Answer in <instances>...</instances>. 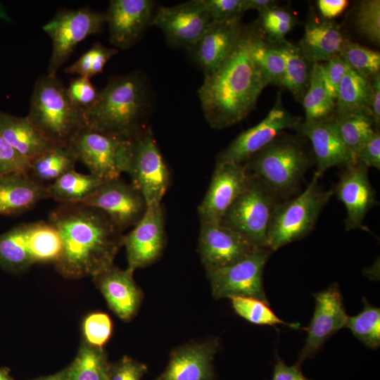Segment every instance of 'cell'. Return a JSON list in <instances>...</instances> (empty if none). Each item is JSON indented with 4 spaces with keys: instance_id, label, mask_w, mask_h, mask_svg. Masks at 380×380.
I'll use <instances>...</instances> for the list:
<instances>
[{
    "instance_id": "obj_53",
    "label": "cell",
    "mask_w": 380,
    "mask_h": 380,
    "mask_svg": "<svg viewBox=\"0 0 380 380\" xmlns=\"http://www.w3.org/2000/svg\"><path fill=\"white\" fill-rule=\"evenodd\" d=\"M277 2L273 0H243L244 11L256 10L260 13L277 6Z\"/></svg>"
},
{
    "instance_id": "obj_22",
    "label": "cell",
    "mask_w": 380,
    "mask_h": 380,
    "mask_svg": "<svg viewBox=\"0 0 380 380\" xmlns=\"http://www.w3.org/2000/svg\"><path fill=\"white\" fill-rule=\"evenodd\" d=\"M218 338L191 342L174 349L164 371L154 380H216L213 360Z\"/></svg>"
},
{
    "instance_id": "obj_44",
    "label": "cell",
    "mask_w": 380,
    "mask_h": 380,
    "mask_svg": "<svg viewBox=\"0 0 380 380\" xmlns=\"http://www.w3.org/2000/svg\"><path fill=\"white\" fill-rule=\"evenodd\" d=\"M66 91L72 104L83 112L94 103L99 94L90 79L84 77L73 79Z\"/></svg>"
},
{
    "instance_id": "obj_42",
    "label": "cell",
    "mask_w": 380,
    "mask_h": 380,
    "mask_svg": "<svg viewBox=\"0 0 380 380\" xmlns=\"http://www.w3.org/2000/svg\"><path fill=\"white\" fill-rule=\"evenodd\" d=\"M355 24L358 30L367 38L379 44L380 1H361L356 12Z\"/></svg>"
},
{
    "instance_id": "obj_54",
    "label": "cell",
    "mask_w": 380,
    "mask_h": 380,
    "mask_svg": "<svg viewBox=\"0 0 380 380\" xmlns=\"http://www.w3.org/2000/svg\"><path fill=\"white\" fill-rule=\"evenodd\" d=\"M32 380H68V367H64L63 369L54 374L48 376H40L33 379Z\"/></svg>"
},
{
    "instance_id": "obj_43",
    "label": "cell",
    "mask_w": 380,
    "mask_h": 380,
    "mask_svg": "<svg viewBox=\"0 0 380 380\" xmlns=\"http://www.w3.org/2000/svg\"><path fill=\"white\" fill-rule=\"evenodd\" d=\"M112 331L111 319L104 312L89 314L82 322L84 341L95 347L103 348L110 339Z\"/></svg>"
},
{
    "instance_id": "obj_40",
    "label": "cell",
    "mask_w": 380,
    "mask_h": 380,
    "mask_svg": "<svg viewBox=\"0 0 380 380\" xmlns=\"http://www.w3.org/2000/svg\"><path fill=\"white\" fill-rule=\"evenodd\" d=\"M118 52L117 49L109 48L96 42L75 62L68 66L65 71L68 74H76L90 79L103 72L107 62Z\"/></svg>"
},
{
    "instance_id": "obj_29",
    "label": "cell",
    "mask_w": 380,
    "mask_h": 380,
    "mask_svg": "<svg viewBox=\"0 0 380 380\" xmlns=\"http://www.w3.org/2000/svg\"><path fill=\"white\" fill-rule=\"evenodd\" d=\"M267 39L284 62L282 87L287 89L297 101H302L309 86L313 63L305 58L299 46L286 39L278 41Z\"/></svg>"
},
{
    "instance_id": "obj_33",
    "label": "cell",
    "mask_w": 380,
    "mask_h": 380,
    "mask_svg": "<svg viewBox=\"0 0 380 380\" xmlns=\"http://www.w3.org/2000/svg\"><path fill=\"white\" fill-rule=\"evenodd\" d=\"M370 93V80L348 67L338 87L335 116L363 111L368 113Z\"/></svg>"
},
{
    "instance_id": "obj_34",
    "label": "cell",
    "mask_w": 380,
    "mask_h": 380,
    "mask_svg": "<svg viewBox=\"0 0 380 380\" xmlns=\"http://www.w3.org/2000/svg\"><path fill=\"white\" fill-rule=\"evenodd\" d=\"M110 364L103 348L84 341L75 359L67 366L68 380H108Z\"/></svg>"
},
{
    "instance_id": "obj_4",
    "label": "cell",
    "mask_w": 380,
    "mask_h": 380,
    "mask_svg": "<svg viewBox=\"0 0 380 380\" xmlns=\"http://www.w3.org/2000/svg\"><path fill=\"white\" fill-rule=\"evenodd\" d=\"M297 136L283 132L244 165L248 172L260 178L281 201L297 193L315 158Z\"/></svg>"
},
{
    "instance_id": "obj_17",
    "label": "cell",
    "mask_w": 380,
    "mask_h": 380,
    "mask_svg": "<svg viewBox=\"0 0 380 380\" xmlns=\"http://www.w3.org/2000/svg\"><path fill=\"white\" fill-rule=\"evenodd\" d=\"M313 295L315 311L310 324L303 328L308 336L296 364L298 366L316 354L330 336L346 327L348 317L337 284Z\"/></svg>"
},
{
    "instance_id": "obj_15",
    "label": "cell",
    "mask_w": 380,
    "mask_h": 380,
    "mask_svg": "<svg viewBox=\"0 0 380 380\" xmlns=\"http://www.w3.org/2000/svg\"><path fill=\"white\" fill-rule=\"evenodd\" d=\"M80 204L103 212L122 232L134 227L147 209L141 193L120 177L103 181L95 192Z\"/></svg>"
},
{
    "instance_id": "obj_24",
    "label": "cell",
    "mask_w": 380,
    "mask_h": 380,
    "mask_svg": "<svg viewBox=\"0 0 380 380\" xmlns=\"http://www.w3.org/2000/svg\"><path fill=\"white\" fill-rule=\"evenodd\" d=\"M134 272L113 265L93 277L108 307L123 321H129L137 315L144 298L133 278Z\"/></svg>"
},
{
    "instance_id": "obj_21",
    "label": "cell",
    "mask_w": 380,
    "mask_h": 380,
    "mask_svg": "<svg viewBox=\"0 0 380 380\" xmlns=\"http://www.w3.org/2000/svg\"><path fill=\"white\" fill-rule=\"evenodd\" d=\"M156 2L151 0H112L106 13L109 39L117 48L133 46L151 25Z\"/></svg>"
},
{
    "instance_id": "obj_37",
    "label": "cell",
    "mask_w": 380,
    "mask_h": 380,
    "mask_svg": "<svg viewBox=\"0 0 380 380\" xmlns=\"http://www.w3.org/2000/svg\"><path fill=\"white\" fill-rule=\"evenodd\" d=\"M362 310L348 317L346 327L362 343L370 348L380 345V309L370 305L365 299Z\"/></svg>"
},
{
    "instance_id": "obj_52",
    "label": "cell",
    "mask_w": 380,
    "mask_h": 380,
    "mask_svg": "<svg viewBox=\"0 0 380 380\" xmlns=\"http://www.w3.org/2000/svg\"><path fill=\"white\" fill-rule=\"evenodd\" d=\"M318 9L324 18L331 19L341 14L348 7L347 0H318Z\"/></svg>"
},
{
    "instance_id": "obj_5",
    "label": "cell",
    "mask_w": 380,
    "mask_h": 380,
    "mask_svg": "<svg viewBox=\"0 0 380 380\" xmlns=\"http://www.w3.org/2000/svg\"><path fill=\"white\" fill-rule=\"evenodd\" d=\"M27 117L45 138L56 144H69L85 127L83 110L72 104L56 75L38 77Z\"/></svg>"
},
{
    "instance_id": "obj_39",
    "label": "cell",
    "mask_w": 380,
    "mask_h": 380,
    "mask_svg": "<svg viewBox=\"0 0 380 380\" xmlns=\"http://www.w3.org/2000/svg\"><path fill=\"white\" fill-rule=\"evenodd\" d=\"M235 312L248 322L259 325L283 324L298 328L297 324H289L279 318L269 306V303L253 298L236 297L231 299Z\"/></svg>"
},
{
    "instance_id": "obj_50",
    "label": "cell",
    "mask_w": 380,
    "mask_h": 380,
    "mask_svg": "<svg viewBox=\"0 0 380 380\" xmlns=\"http://www.w3.org/2000/svg\"><path fill=\"white\" fill-rule=\"evenodd\" d=\"M371 93L368 105V113L371 116L375 129L380 125V75L379 73L369 79Z\"/></svg>"
},
{
    "instance_id": "obj_55",
    "label": "cell",
    "mask_w": 380,
    "mask_h": 380,
    "mask_svg": "<svg viewBox=\"0 0 380 380\" xmlns=\"http://www.w3.org/2000/svg\"><path fill=\"white\" fill-rule=\"evenodd\" d=\"M0 380H15L11 374V370L7 367H0Z\"/></svg>"
},
{
    "instance_id": "obj_36",
    "label": "cell",
    "mask_w": 380,
    "mask_h": 380,
    "mask_svg": "<svg viewBox=\"0 0 380 380\" xmlns=\"http://www.w3.org/2000/svg\"><path fill=\"white\" fill-rule=\"evenodd\" d=\"M333 119L346 146L357 162L360 150L376 131L371 116L363 111L334 116Z\"/></svg>"
},
{
    "instance_id": "obj_41",
    "label": "cell",
    "mask_w": 380,
    "mask_h": 380,
    "mask_svg": "<svg viewBox=\"0 0 380 380\" xmlns=\"http://www.w3.org/2000/svg\"><path fill=\"white\" fill-rule=\"evenodd\" d=\"M259 25L265 36L272 40H282L296 25L294 15L286 8L274 6L260 13Z\"/></svg>"
},
{
    "instance_id": "obj_38",
    "label": "cell",
    "mask_w": 380,
    "mask_h": 380,
    "mask_svg": "<svg viewBox=\"0 0 380 380\" xmlns=\"http://www.w3.org/2000/svg\"><path fill=\"white\" fill-rule=\"evenodd\" d=\"M338 55L353 70L371 79L379 73L380 53L367 47L345 39Z\"/></svg>"
},
{
    "instance_id": "obj_49",
    "label": "cell",
    "mask_w": 380,
    "mask_h": 380,
    "mask_svg": "<svg viewBox=\"0 0 380 380\" xmlns=\"http://www.w3.org/2000/svg\"><path fill=\"white\" fill-rule=\"evenodd\" d=\"M357 162L369 167L380 170V133L376 130L362 146L357 156Z\"/></svg>"
},
{
    "instance_id": "obj_13",
    "label": "cell",
    "mask_w": 380,
    "mask_h": 380,
    "mask_svg": "<svg viewBox=\"0 0 380 380\" xmlns=\"http://www.w3.org/2000/svg\"><path fill=\"white\" fill-rule=\"evenodd\" d=\"M301 122L300 118L284 108L279 92L266 117L256 125L239 134L217 155L216 162L245 164L285 129H296Z\"/></svg>"
},
{
    "instance_id": "obj_1",
    "label": "cell",
    "mask_w": 380,
    "mask_h": 380,
    "mask_svg": "<svg viewBox=\"0 0 380 380\" xmlns=\"http://www.w3.org/2000/svg\"><path fill=\"white\" fill-rule=\"evenodd\" d=\"M48 222L57 230L61 251L53 263L68 279L95 277L114 265L123 232L99 210L80 203L59 204Z\"/></svg>"
},
{
    "instance_id": "obj_45",
    "label": "cell",
    "mask_w": 380,
    "mask_h": 380,
    "mask_svg": "<svg viewBox=\"0 0 380 380\" xmlns=\"http://www.w3.org/2000/svg\"><path fill=\"white\" fill-rule=\"evenodd\" d=\"M213 22L241 18L243 0H201Z\"/></svg>"
},
{
    "instance_id": "obj_7",
    "label": "cell",
    "mask_w": 380,
    "mask_h": 380,
    "mask_svg": "<svg viewBox=\"0 0 380 380\" xmlns=\"http://www.w3.org/2000/svg\"><path fill=\"white\" fill-rule=\"evenodd\" d=\"M61 241L48 221L20 223L0 234V267L13 274L29 269L36 262H55Z\"/></svg>"
},
{
    "instance_id": "obj_35",
    "label": "cell",
    "mask_w": 380,
    "mask_h": 380,
    "mask_svg": "<svg viewBox=\"0 0 380 380\" xmlns=\"http://www.w3.org/2000/svg\"><path fill=\"white\" fill-rule=\"evenodd\" d=\"M302 101L306 120H323L333 118L336 101L324 85L319 63L312 64L309 86Z\"/></svg>"
},
{
    "instance_id": "obj_32",
    "label": "cell",
    "mask_w": 380,
    "mask_h": 380,
    "mask_svg": "<svg viewBox=\"0 0 380 380\" xmlns=\"http://www.w3.org/2000/svg\"><path fill=\"white\" fill-rule=\"evenodd\" d=\"M103 182L91 174L84 175L73 170L46 186L48 198L59 204L80 203L92 195Z\"/></svg>"
},
{
    "instance_id": "obj_27",
    "label": "cell",
    "mask_w": 380,
    "mask_h": 380,
    "mask_svg": "<svg viewBox=\"0 0 380 380\" xmlns=\"http://www.w3.org/2000/svg\"><path fill=\"white\" fill-rule=\"evenodd\" d=\"M345 39L334 22L312 15L305 25L299 48L309 62L320 63L338 54Z\"/></svg>"
},
{
    "instance_id": "obj_30",
    "label": "cell",
    "mask_w": 380,
    "mask_h": 380,
    "mask_svg": "<svg viewBox=\"0 0 380 380\" xmlns=\"http://www.w3.org/2000/svg\"><path fill=\"white\" fill-rule=\"evenodd\" d=\"M76 155L69 144H54L30 160L27 172L37 183L47 186L75 170Z\"/></svg>"
},
{
    "instance_id": "obj_18",
    "label": "cell",
    "mask_w": 380,
    "mask_h": 380,
    "mask_svg": "<svg viewBox=\"0 0 380 380\" xmlns=\"http://www.w3.org/2000/svg\"><path fill=\"white\" fill-rule=\"evenodd\" d=\"M256 248L232 229L220 224L201 222L198 253L206 271L232 265Z\"/></svg>"
},
{
    "instance_id": "obj_11",
    "label": "cell",
    "mask_w": 380,
    "mask_h": 380,
    "mask_svg": "<svg viewBox=\"0 0 380 380\" xmlns=\"http://www.w3.org/2000/svg\"><path fill=\"white\" fill-rule=\"evenodd\" d=\"M127 173L144 197L147 208L161 205L170 183V173L149 127L132 139Z\"/></svg>"
},
{
    "instance_id": "obj_19",
    "label": "cell",
    "mask_w": 380,
    "mask_h": 380,
    "mask_svg": "<svg viewBox=\"0 0 380 380\" xmlns=\"http://www.w3.org/2000/svg\"><path fill=\"white\" fill-rule=\"evenodd\" d=\"M166 243L165 217L162 205L147 208L145 214L133 229L124 235L127 268L134 271L156 262Z\"/></svg>"
},
{
    "instance_id": "obj_6",
    "label": "cell",
    "mask_w": 380,
    "mask_h": 380,
    "mask_svg": "<svg viewBox=\"0 0 380 380\" xmlns=\"http://www.w3.org/2000/svg\"><path fill=\"white\" fill-rule=\"evenodd\" d=\"M316 173L305 188L296 197L281 201L272 213L267 234V247L277 251L300 240L314 228L333 190H324L318 184Z\"/></svg>"
},
{
    "instance_id": "obj_25",
    "label": "cell",
    "mask_w": 380,
    "mask_h": 380,
    "mask_svg": "<svg viewBox=\"0 0 380 380\" xmlns=\"http://www.w3.org/2000/svg\"><path fill=\"white\" fill-rule=\"evenodd\" d=\"M241 18L213 22L206 32L189 50L205 75L213 72L229 55L241 37Z\"/></svg>"
},
{
    "instance_id": "obj_46",
    "label": "cell",
    "mask_w": 380,
    "mask_h": 380,
    "mask_svg": "<svg viewBox=\"0 0 380 380\" xmlns=\"http://www.w3.org/2000/svg\"><path fill=\"white\" fill-rule=\"evenodd\" d=\"M30 167V161L0 134V176L13 172H28Z\"/></svg>"
},
{
    "instance_id": "obj_20",
    "label": "cell",
    "mask_w": 380,
    "mask_h": 380,
    "mask_svg": "<svg viewBox=\"0 0 380 380\" xmlns=\"http://www.w3.org/2000/svg\"><path fill=\"white\" fill-rule=\"evenodd\" d=\"M368 169L359 162L343 167L332 189L334 195L346 207L344 223L346 231L362 228L367 213L378 203L375 191L369 182Z\"/></svg>"
},
{
    "instance_id": "obj_48",
    "label": "cell",
    "mask_w": 380,
    "mask_h": 380,
    "mask_svg": "<svg viewBox=\"0 0 380 380\" xmlns=\"http://www.w3.org/2000/svg\"><path fill=\"white\" fill-rule=\"evenodd\" d=\"M147 366L128 356L111 362L108 380H141L147 372Z\"/></svg>"
},
{
    "instance_id": "obj_23",
    "label": "cell",
    "mask_w": 380,
    "mask_h": 380,
    "mask_svg": "<svg viewBox=\"0 0 380 380\" xmlns=\"http://www.w3.org/2000/svg\"><path fill=\"white\" fill-rule=\"evenodd\" d=\"M295 129L310 140L317 166L315 173L319 177L331 167L343 168L356 163L342 140L333 118L323 120H305Z\"/></svg>"
},
{
    "instance_id": "obj_51",
    "label": "cell",
    "mask_w": 380,
    "mask_h": 380,
    "mask_svg": "<svg viewBox=\"0 0 380 380\" xmlns=\"http://www.w3.org/2000/svg\"><path fill=\"white\" fill-rule=\"evenodd\" d=\"M271 380H311L305 377L300 366L295 365H286L284 362L277 357L274 367L272 378Z\"/></svg>"
},
{
    "instance_id": "obj_12",
    "label": "cell",
    "mask_w": 380,
    "mask_h": 380,
    "mask_svg": "<svg viewBox=\"0 0 380 380\" xmlns=\"http://www.w3.org/2000/svg\"><path fill=\"white\" fill-rule=\"evenodd\" d=\"M271 252L267 247L258 248L232 265L206 271L213 296L216 299L253 298L269 303L262 274Z\"/></svg>"
},
{
    "instance_id": "obj_31",
    "label": "cell",
    "mask_w": 380,
    "mask_h": 380,
    "mask_svg": "<svg viewBox=\"0 0 380 380\" xmlns=\"http://www.w3.org/2000/svg\"><path fill=\"white\" fill-rule=\"evenodd\" d=\"M249 53L265 76L269 84L282 87L284 62L272 47L259 23L245 27Z\"/></svg>"
},
{
    "instance_id": "obj_8",
    "label": "cell",
    "mask_w": 380,
    "mask_h": 380,
    "mask_svg": "<svg viewBox=\"0 0 380 380\" xmlns=\"http://www.w3.org/2000/svg\"><path fill=\"white\" fill-rule=\"evenodd\" d=\"M280 201L260 178L250 174L246 187L228 208L220 224L240 233L256 248L267 247L270 222Z\"/></svg>"
},
{
    "instance_id": "obj_28",
    "label": "cell",
    "mask_w": 380,
    "mask_h": 380,
    "mask_svg": "<svg viewBox=\"0 0 380 380\" xmlns=\"http://www.w3.org/2000/svg\"><path fill=\"white\" fill-rule=\"evenodd\" d=\"M0 134L30 161L56 144L45 138L27 116H16L1 110Z\"/></svg>"
},
{
    "instance_id": "obj_14",
    "label": "cell",
    "mask_w": 380,
    "mask_h": 380,
    "mask_svg": "<svg viewBox=\"0 0 380 380\" xmlns=\"http://www.w3.org/2000/svg\"><path fill=\"white\" fill-rule=\"evenodd\" d=\"M201 0L174 6H160L153 13L151 25L158 27L168 43L189 50L212 24Z\"/></svg>"
},
{
    "instance_id": "obj_9",
    "label": "cell",
    "mask_w": 380,
    "mask_h": 380,
    "mask_svg": "<svg viewBox=\"0 0 380 380\" xmlns=\"http://www.w3.org/2000/svg\"><path fill=\"white\" fill-rule=\"evenodd\" d=\"M69 144L78 161L102 181L120 177L127 172L132 154V139L84 127Z\"/></svg>"
},
{
    "instance_id": "obj_3",
    "label": "cell",
    "mask_w": 380,
    "mask_h": 380,
    "mask_svg": "<svg viewBox=\"0 0 380 380\" xmlns=\"http://www.w3.org/2000/svg\"><path fill=\"white\" fill-rule=\"evenodd\" d=\"M150 99L148 83L139 72L112 77L84 111L85 126L132 140L146 128Z\"/></svg>"
},
{
    "instance_id": "obj_2",
    "label": "cell",
    "mask_w": 380,
    "mask_h": 380,
    "mask_svg": "<svg viewBox=\"0 0 380 380\" xmlns=\"http://www.w3.org/2000/svg\"><path fill=\"white\" fill-rule=\"evenodd\" d=\"M267 85L265 76L249 53L244 27L229 55L213 72L205 75L198 91L208 123L213 129H222L239 122L254 108Z\"/></svg>"
},
{
    "instance_id": "obj_10",
    "label": "cell",
    "mask_w": 380,
    "mask_h": 380,
    "mask_svg": "<svg viewBox=\"0 0 380 380\" xmlns=\"http://www.w3.org/2000/svg\"><path fill=\"white\" fill-rule=\"evenodd\" d=\"M106 23V13L97 12L89 6L58 10L42 27L52 42L47 74L56 76L76 46L89 35L100 32Z\"/></svg>"
},
{
    "instance_id": "obj_47",
    "label": "cell",
    "mask_w": 380,
    "mask_h": 380,
    "mask_svg": "<svg viewBox=\"0 0 380 380\" xmlns=\"http://www.w3.org/2000/svg\"><path fill=\"white\" fill-rule=\"evenodd\" d=\"M348 66L338 55H334L320 68L324 85L330 95L336 101L339 84Z\"/></svg>"
},
{
    "instance_id": "obj_16",
    "label": "cell",
    "mask_w": 380,
    "mask_h": 380,
    "mask_svg": "<svg viewBox=\"0 0 380 380\" xmlns=\"http://www.w3.org/2000/svg\"><path fill=\"white\" fill-rule=\"evenodd\" d=\"M249 177L244 164L216 162L208 189L198 206L201 222L220 224L228 208L246 187Z\"/></svg>"
},
{
    "instance_id": "obj_26",
    "label": "cell",
    "mask_w": 380,
    "mask_h": 380,
    "mask_svg": "<svg viewBox=\"0 0 380 380\" xmlns=\"http://www.w3.org/2000/svg\"><path fill=\"white\" fill-rule=\"evenodd\" d=\"M46 198V186L35 182L27 172L0 176V215H20Z\"/></svg>"
}]
</instances>
